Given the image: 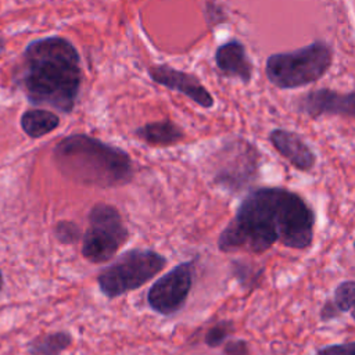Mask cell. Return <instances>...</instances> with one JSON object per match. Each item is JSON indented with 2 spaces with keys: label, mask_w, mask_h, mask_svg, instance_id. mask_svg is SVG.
Returning a JSON list of instances; mask_svg holds the SVG:
<instances>
[{
  "label": "cell",
  "mask_w": 355,
  "mask_h": 355,
  "mask_svg": "<svg viewBox=\"0 0 355 355\" xmlns=\"http://www.w3.org/2000/svg\"><path fill=\"white\" fill-rule=\"evenodd\" d=\"M313 227L315 214L300 194L283 187H258L243 198L220 232L218 248L261 254L279 241L305 250L312 244Z\"/></svg>",
  "instance_id": "cell-1"
},
{
  "label": "cell",
  "mask_w": 355,
  "mask_h": 355,
  "mask_svg": "<svg viewBox=\"0 0 355 355\" xmlns=\"http://www.w3.org/2000/svg\"><path fill=\"white\" fill-rule=\"evenodd\" d=\"M55 237L58 239V241L64 243V244H71L79 240L80 237V230L78 227V225L69 222V220H61L55 225L54 229Z\"/></svg>",
  "instance_id": "cell-19"
},
{
  "label": "cell",
  "mask_w": 355,
  "mask_h": 355,
  "mask_svg": "<svg viewBox=\"0 0 355 355\" xmlns=\"http://www.w3.org/2000/svg\"><path fill=\"white\" fill-rule=\"evenodd\" d=\"M351 316H352V319L355 320V306L351 309Z\"/></svg>",
  "instance_id": "cell-25"
},
{
  "label": "cell",
  "mask_w": 355,
  "mask_h": 355,
  "mask_svg": "<svg viewBox=\"0 0 355 355\" xmlns=\"http://www.w3.org/2000/svg\"><path fill=\"white\" fill-rule=\"evenodd\" d=\"M205 17L209 25H218L226 19V14L223 8L215 1H207L205 4Z\"/></svg>",
  "instance_id": "cell-21"
},
{
  "label": "cell",
  "mask_w": 355,
  "mask_h": 355,
  "mask_svg": "<svg viewBox=\"0 0 355 355\" xmlns=\"http://www.w3.org/2000/svg\"><path fill=\"white\" fill-rule=\"evenodd\" d=\"M19 125L26 136L31 139H39L58 128L60 116L49 110L31 108L24 111L19 118Z\"/></svg>",
  "instance_id": "cell-14"
},
{
  "label": "cell",
  "mask_w": 355,
  "mask_h": 355,
  "mask_svg": "<svg viewBox=\"0 0 355 355\" xmlns=\"http://www.w3.org/2000/svg\"><path fill=\"white\" fill-rule=\"evenodd\" d=\"M215 62L225 76L237 78L243 83H248L252 78V62L244 44L239 40H229L220 44L215 51Z\"/></svg>",
  "instance_id": "cell-12"
},
{
  "label": "cell",
  "mask_w": 355,
  "mask_h": 355,
  "mask_svg": "<svg viewBox=\"0 0 355 355\" xmlns=\"http://www.w3.org/2000/svg\"><path fill=\"white\" fill-rule=\"evenodd\" d=\"M269 140L275 150L300 171H311L316 164V155L311 147L295 132L287 129H273Z\"/></svg>",
  "instance_id": "cell-11"
},
{
  "label": "cell",
  "mask_w": 355,
  "mask_h": 355,
  "mask_svg": "<svg viewBox=\"0 0 355 355\" xmlns=\"http://www.w3.org/2000/svg\"><path fill=\"white\" fill-rule=\"evenodd\" d=\"M147 73L153 82L184 94L202 108H211L214 105L212 94L193 73L176 69L166 64L150 65L147 67Z\"/></svg>",
  "instance_id": "cell-9"
},
{
  "label": "cell",
  "mask_w": 355,
  "mask_h": 355,
  "mask_svg": "<svg viewBox=\"0 0 355 355\" xmlns=\"http://www.w3.org/2000/svg\"><path fill=\"white\" fill-rule=\"evenodd\" d=\"M259 172V153L243 139L227 141L214 161V182L230 193H239L255 182Z\"/></svg>",
  "instance_id": "cell-7"
},
{
  "label": "cell",
  "mask_w": 355,
  "mask_h": 355,
  "mask_svg": "<svg viewBox=\"0 0 355 355\" xmlns=\"http://www.w3.org/2000/svg\"><path fill=\"white\" fill-rule=\"evenodd\" d=\"M3 287H4V276H3V272L0 269V294L3 291Z\"/></svg>",
  "instance_id": "cell-24"
},
{
  "label": "cell",
  "mask_w": 355,
  "mask_h": 355,
  "mask_svg": "<svg viewBox=\"0 0 355 355\" xmlns=\"http://www.w3.org/2000/svg\"><path fill=\"white\" fill-rule=\"evenodd\" d=\"M128 237L129 230L119 211L111 204L98 202L89 212V226L82 239V255L92 263L108 262Z\"/></svg>",
  "instance_id": "cell-6"
},
{
  "label": "cell",
  "mask_w": 355,
  "mask_h": 355,
  "mask_svg": "<svg viewBox=\"0 0 355 355\" xmlns=\"http://www.w3.org/2000/svg\"><path fill=\"white\" fill-rule=\"evenodd\" d=\"M354 248H355V240H354Z\"/></svg>",
  "instance_id": "cell-26"
},
{
  "label": "cell",
  "mask_w": 355,
  "mask_h": 355,
  "mask_svg": "<svg viewBox=\"0 0 355 355\" xmlns=\"http://www.w3.org/2000/svg\"><path fill=\"white\" fill-rule=\"evenodd\" d=\"M333 50L324 42H313L305 47L275 53L265 62V73L279 89H295L320 79L330 68Z\"/></svg>",
  "instance_id": "cell-4"
},
{
  "label": "cell",
  "mask_w": 355,
  "mask_h": 355,
  "mask_svg": "<svg viewBox=\"0 0 355 355\" xmlns=\"http://www.w3.org/2000/svg\"><path fill=\"white\" fill-rule=\"evenodd\" d=\"M341 312L337 309V306L334 305L333 300L331 301H326V304L322 306L320 311V319L322 320H330L333 318H337Z\"/></svg>",
  "instance_id": "cell-23"
},
{
  "label": "cell",
  "mask_w": 355,
  "mask_h": 355,
  "mask_svg": "<svg viewBox=\"0 0 355 355\" xmlns=\"http://www.w3.org/2000/svg\"><path fill=\"white\" fill-rule=\"evenodd\" d=\"M225 355H251L248 344L244 340H230L225 344Z\"/></svg>",
  "instance_id": "cell-22"
},
{
  "label": "cell",
  "mask_w": 355,
  "mask_h": 355,
  "mask_svg": "<svg viewBox=\"0 0 355 355\" xmlns=\"http://www.w3.org/2000/svg\"><path fill=\"white\" fill-rule=\"evenodd\" d=\"M232 331H233V323L230 320H220L208 329V331L205 333L204 341L208 347L216 348L229 338Z\"/></svg>",
  "instance_id": "cell-18"
},
{
  "label": "cell",
  "mask_w": 355,
  "mask_h": 355,
  "mask_svg": "<svg viewBox=\"0 0 355 355\" xmlns=\"http://www.w3.org/2000/svg\"><path fill=\"white\" fill-rule=\"evenodd\" d=\"M72 343V337L67 331L47 333L31 340L26 345L31 355H61Z\"/></svg>",
  "instance_id": "cell-15"
},
{
  "label": "cell",
  "mask_w": 355,
  "mask_h": 355,
  "mask_svg": "<svg viewBox=\"0 0 355 355\" xmlns=\"http://www.w3.org/2000/svg\"><path fill=\"white\" fill-rule=\"evenodd\" d=\"M53 159L65 178L83 186L111 189L133 179V162L126 151L85 133L61 139L53 148Z\"/></svg>",
  "instance_id": "cell-3"
},
{
  "label": "cell",
  "mask_w": 355,
  "mask_h": 355,
  "mask_svg": "<svg viewBox=\"0 0 355 355\" xmlns=\"http://www.w3.org/2000/svg\"><path fill=\"white\" fill-rule=\"evenodd\" d=\"M333 302L341 313L348 311L351 312V309L355 306V282L354 280L341 282L334 288Z\"/></svg>",
  "instance_id": "cell-16"
},
{
  "label": "cell",
  "mask_w": 355,
  "mask_h": 355,
  "mask_svg": "<svg viewBox=\"0 0 355 355\" xmlns=\"http://www.w3.org/2000/svg\"><path fill=\"white\" fill-rule=\"evenodd\" d=\"M233 273L240 284L245 288H254L255 284L259 282V277L263 273V269H257L252 265L244 262H234L233 263Z\"/></svg>",
  "instance_id": "cell-17"
},
{
  "label": "cell",
  "mask_w": 355,
  "mask_h": 355,
  "mask_svg": "<svg viewBox=\"0 0 355 355\" xmlns=\"http://www.w3.org/2000/svg\"><path fill=\"white\" fill-rule=\"evenodd\" d=\"M166 266V258L153 250L133 248L100 270L97 286L107 298H116L133 291Z\"/></svg>",
  "instance_id": "cell-5"
},
{
  "label": "cell",
  "mask_w": 355,
  "mask_h": 355,
  "mask_svg": "<svg viewBox=\"0 0 355 355\" xmlns=\"http://www.w3.org/2000/svg\"><path fill=\"white\" fill-rule=\"evenodd\" d=\"M136 137L150 146H172L179 143L184 137V132L173 121L164 119L157 122H148L135 130Z\"/></svg>",
  "instance_id": "cell-13"
},
{
  "label": "cell",
  "mask_w": 355,
  "mask_h": 355,
  "mask_svg": "<svg viewBox=\"0 0 355 355\" xmlns=\"http://www.w3.org/2000/svg\"><path fill=\"white\" fill-rule=\"evenodd\" d=\"M194 276V261L176 265L162 275L147 293L148 306L158 315L171 316L179 312L191 291Z\"/></svg>",
  "instance_id": "cell-8"
},
{
  "label": "cell",
  "mask_w": 355,
  "mask_h": 355,
  "mask_svg": "<svg viewBox=\"0 0 355 355\" xmlns=\"http://www.w3.org/2000/svg\"><path fill=\"white\" fill-rule=\"evenodd\" d=\"M297 108L311 118L322 115L355 118V92L340 93L330 89L312 90L298 98Z\"/></svg>",
  "instance_id": "cell-10"
},
{
  "label": "cell",
  "mask_w": 355,
  "mask_h": 355,
  "mask_svg": "<svg viewBox=\"0 0 355 355\" xmlns=\"http://www.w3.org/2000/svg\"><path fill=\"white\" fill-rule=\"evenodd\" d=\"M315 355H355V341L326 345L318 349Z\"/></svg>",
  "instance_id": "cell-20"
},
{
  "label": "cell",
  "mask_w": 355,
  "mask_h": 355,
  "mask_svg": "<svg viewBox=\"0 0 355 355\" xmlns=\"http://www.w3.org/2000/svg\"><path fill=\"white\" fill-rule=\"evenodd\" d=\"M80 55L67 37L54 35L31 42L21 54L15 82L33 105L71 114L82 86Z\"/></svg>",
  "instance_id": "cell-2"
}]
</instances>
